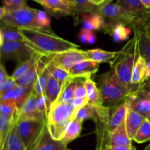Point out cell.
<instances>
[{
    "instance_id": "cell-37",
    "label": "cell",
    "mask_w": 150,
    "mask_h": 150,
    "mask_svg": "<svg viewBox=\"0 0 150 150\" xmlns=\"http://www.w3.org/2000/svg\"><path fill=\"white\" fill-rule=\"evenodd\" d=\"M134 141L139 144L150 141V122L147 119H146L139 129L134 138Z\"/></svg>"
},
{
    "instance_id": "cell-5",
    "label": "cell",
    "mask_w": 150,
    "mask_h": 150,
    "mask_svg": "<svg viewBox=\"0 0 150 150\" xmlns=\"http://www.w3.org/2000/svg\"><path fill=\"white\" fill-rule=\"evenodd\" d=\"M47 127V120L40 118L19 119L17 131L26 150H32Z\"/></svg>"
},
{
    "instance_id": "cell-45",
    "label": "cell",
    "mask_w": 150,
    "mask_h": 150,
    "mask_svg": "<svg viewBox=\"0 0 150 150\" xmlns=\"http://www.w3.org/2000/svg\"><path fill=\"white\" fill-rule=\"evenodd\" d=\"M17 85V82L12 78V76H10L2 84L0 85V95H3L5 92L11 90L12 89L15 87Z\"/></svg>"
},
{
    "instance_id": "cell-42",
    "label": "cell",
    "mask_w": 150,
    "mask_h": 150,
    "mask_svg": "<svg viewBox=\"0 0 150 150\" xmlns=\"http://www.w3.org/2000/svg\"><path fill=\"white\" fill-rule=\"evenodd\" d=\"M2 2L7 11H14L27 6L26 0H2Z\"/></svg>"
},
{
    "instance_id": "cell-13",
    "label": "cell",
    "mask_w": 150,
    "mask_h": 150,
    "mask_svg": "<svg viewBox=\"0 0 150 150\" xmlns=\"http://www.w3.org/2000/svg\"><path fill=\"white\" fill-rule=\"evenodd\" d=\"M100 63L91 59L84 60L74 64L68 73L70 77L74 79H86L97 73L99 69Z\"/></svg>"
},
{
    "instance_id": "cell-28",
    "label": "cell",
    "mask_w": 150,
    "mask_h": 150,
    "mask_svg": "<svg viewBox=\"0 0 150 150\" xmlns=\"http://www.w3.org/2000/svg\"><path fill=\"white\" fill-rule=\"evenodd\" d=\"M117 51H108L101 48L86 50L88 59L98 62H110L115 58Z\"/></svg>"
},
{
    "instance_id": "cell-21",
    "label": "cell",
    "mask_w": 150,
    "mask_h": 150,
    "mask_svg": "<svg viewBox=\"0 0 150 150\" xmlns=\"http://www.w3.org/2000/svg\"><path fill=\"white\" fill-rule=\"evenodd\" d=\"M103 32L109 34L115 42H120L129 39L132 32V28L125 23H118L106 26Z\"/></svg>"
},
{
    "instance_id": "cell-7",
    "label": "cell",
    "mask_w": 150,
    "mask_h": 150,
    "mask_svg": "<svg viewBox=\"0 0 150 150\" xmlns=\"http://www.w3.org/2000/svg\"><path fill=\"white\" fill-rule=\"evenodd\" d=\"M39 54L25 41L3 42L0 43V59L1 62L9 59L16 60L18 64L28 61Z\"/></svg>"
},
{
    "instance_id": "cell-3",
    "label": "cell",
    "mask_w": 150,
    "mask_h": 150,
    "mask_svg": "<svg viewBox=\"0 0 150 150\" xmlns=\"http://www.w3.org/2000/svg\"><path fill=\"white\" fill-rule=\"evenodd\" d=\"M79 111L70 102H55L51 104L47 117V127L53 139L62 140L67 127L76 118Z\"/></svg>"
},
{
    "instance_id": "cell-39",
    "label": "cell",
    "mask_w": 150,
    "mask_h": 150,
    "mask_svg": "<svg viewBox=\"0 0 150 150\" xmlns=\"http://www.w3.org/2000/svg\"><path fill=\"white\" fill-rule=\"evenodd\" d=\"M76 6V14H83L95 12L97 7L90 2L89 0H73Z\"/></svg>"
},
{
    "instance_id": "cell-34",
    "label": "cell",
    "mask_w": 150,
    "mask_h": 150,
    "mask_svg": "<svg viewBox=\"0 0 150 150\" xmlns=\"http://www.w3.org/2000/svg\"><path fill=\"white\" fill-rule=\"evenodd\" d=\"M18 110L19 108L14 100H0V113L5 114L14 121L18 120Z\"/></svg>"
},
{
    "instance_id": "cell-54",
    "label": "cell",
    "mask_w": 150,
    "mask_h": 150,
    "mask_svg": "<svg viewBox=\"0 0 150 150\" xmlns=\"http://www.w3.org/2000/svg\"><path fill=\"white\" fill-rule=\"evenodd\" d=\"M144 150H150V144L148 145V146L145 148Z\"/></svg>"
},
{
    "instance_id": "cell-9",
    "label": "cell",
    "mask_w": 150,
    "mask_h": 150,
    "mask_svg": "<svg viewBox=\"0 0 150 150\" xmlns=\"http://www.w3.org/2000/svg\"><path fill=\"white\" fill-rule=\"evenodd\" d=\"M96 11L103 17L105 26L115 23H123L132 28V21L126 16L125 13L117 4H114L112 2L104 3L102 5L97 7Z\"/></svg>"
},
{
    "instance_id": "cell-6",
    "label": "cell",
    "mask_w": 150,
    "mask_h": 150,
    "mask_svg": "<svg viewBox=\"0 0 150 150\" xmlns=\"http://www.w3.org/2000/svg\"><path fill=\"white\" fill-rule=\"evenodd\" d=\"M36 9L26 6L14 11H7L4 7L0 9L1 23L20 28H36Z\"/></svg>"
},
{
    "instance_id": "cell-25",
    "label": "cell",
    "mask_w": 150,
    "mask_h": 150,
    "mask_svg": "<svg viewBox=\"0 0 150 150\" xmlns=\"http://www.w3.org/2000/svg\"><path fill=\"white\" fill-rule=\"evenodd\" d=\"M0 43L3 42H21L25 41L24 38L18 29L14 26L1 23L0 28Z\"/></svg>"
},
{
    "instance_id": "cell-24",
    "label": "cell",
    "mask_w": 150,
    "mask_h": 150,
    "mask_svg": "<svg viewBox=\"0 0 150 150\" xmlns=\"http://www.w3.org/2000/svg\"><path fill=\"white\" fill-rule=\"evenodd\" d=\"M146 60L139 55L133 68L131 78V89L130 92L134 90L136 87L144 82L145 72H146Z\"/></svg>"
},
{
    "instance_id": "cell-29",
    "label": "cell",
    "mask_w": 150,
    "mask_h": 150,
    "mask_svg": "<svg viewBox=\"0 0 150 150\" xmlns=\"http://www.w3.org/2000/svg\"><path fill=\"white\" fill-rule=\"evenodd\" d=\"M0 150H26L21 139L19 137L16 124L12 129L4 147Z\"/></svg>"
},
{
    "instance_id": "cell-50",
    "label": "cell",
    "mask_w": 150,
    "mask_h": 150,
    "mask_svg": "<svg viewBox=\"0 0 150 150\" xmlns=\"http://www.w3.org/2000/svg\"><path fill=\"white\" fill-rule=\"evenodd\" d=\"M9 77H10V76L6 72L4 64L2 62H1V64H0V85L2 84Z\"/></svg>"
},
{
    "instance_id": "cell-27",
    "label": "cell",
    "mask_w": 150,
    "mask_h": 150,
    "mask_svg": "<svg viewBox=\"0 0 150 150\" xmlns=\"http://www.w3.org/2000/svg\"><path fill=\"white\" fill-rule=\"evenodd\" d=\"M16 122L17 121H14L5 114L0 113V149L4 147Z\"/></svg>"
},
{
    "instance_id": "cell-18",
    "label": "cell",
    "mask_w": 150,
    "mask_h": 150,
    "mask_svg": "<svg viewBox=\"0 0 150 150\" xmlns=\"http://www.w3.org/2000/svg\"><path fill=\"white\" fill-rule=\"evenodd\" d=\"M146 118H145L142 114L129 107L128 105V109H127V116H126L125 122L127 134L131 140H134L138 130L140 128L144 122L146 120Z\"/></svg>"
},
{
    "instance_id": "cell-17",
    "label": "cell",
    "mask_w": 150,
    "mask_h": 150,
    "mask_svg": "<svg viewBox=\"0 0 150 150\" xmlns=\"http://www.w3.org/2000/svg\"><path fill=\"white\" fill-rule=\"evenodd\" d=\"M45 67H46V62L44 60L43 56H42L38 60L34 67L16 82L18 84L23 86V87H32L33 84L38 80L40 75L42 73Z\"/></svg>"
},
{
    "instance_id": "cell-14",
    "label": "cell",
    "mask_w": 150,
    "mask_h": 150,
    "mask_svg": "<svg viewBox=\"0 0 150 150\" xmlns=\"http://www.w3.org/2000/svg\"><path fill=\"white\" fill-rule=\"evenodd\" d=\"M126 101L128 103L129 107L142 114L145 118H147L150 115V98L142 96L135 91H132L130 92Z\"/></svg>"
},
{
    "instance_id": "cell-38",
    "label": "cell",
    "mask_w": 150,
    "mask_h": 150,
    "mask_svg": "<svg viewBox=\"0 0 150 150\" xmlns=\"http://www.w3.org/2000/svg\"><path fill=\"white\" fill-rule=\"evenodd\" d=\"M51 103L48 100V97L45 94L41 95L38 96V110L39 114H40L41 117H43L44 119L47 120L48 113H49L50 109H51Z\"/></svg>"
},
{
    "instance_id": "cell-30",
    "label": "cell",
    "mask_w": 150,
    "mask_h": 150,
    "mask_svg": "<svg viewBox=\"0 0 150 150\" xmlns=\"http://www.w3.org/2000/svg\"><path fill=\"white\" fill-rule=\"evenodd\" d=\"M82 124H83V122L76 118L69 125L64 138L62 140L66 145H67L70 142H73L80 136L81 132L82 130Z\"/></svg>"
},
{
    "instance_id": "cell-2",
    "label": "cell",
    "mask_w": 150,
    "mask_h": 150,
    "mask_svg": "<svg viewBox=\"0 0 150 150\" xmlns=\"http://www.w3.org/2000/svg\"><path fill=\"white\" fill-rule=\"evenodd\" d=\"M139 55V36L134 33L133 38L121 50L117 51L115 58L109 62L111 70H114L120 80L127 86L130 92L131 89L132 73Z\"/></svg>"
},
{
    "instance_id": "cell-55",
    "label": "cell",
    "mask_w": 150,
    "mask_h": 150,
    "mask_svg": "<svg viewBox=\"0 0 150 150\" xmlns=\"http://www.w3.org/2000/svg\"><path fill=\"white\" fill-rule=\"evenodd\" d=\"M113 0H106L105 3H108V2H112Z\"/></svg>"
},
{
    "instance_id": "cell-16",
    "label": "cell",
    "mask_w": 150,
    "mask_h": 150,
    "mask_svg": "<svg viewBox=\"0 0 150 150\" xmlns=\"http://www.w3.org/2000/svg\"><path fill=\"white\" fill-rule=\"evenodd\" d=\"M67 146L62 141L53 139L46 127L32 150H70L67 149Z\"/></svg>"
},
{
    "instance_id": "cell-36",
    "label": "cell",
    "mask_w": 150,
    "mask_h": 150,
    "mask_svg": "<svg viewBox=\"0 0 150 150\" xmlns=\"http://www.w3.org/2000/svg\"><path fill=\"white\" fill-rule=\"evenodd\" d=\"M45 62H46V67L48 69V72H49L50 75L52 76L54 78H55L60 83H63L70 78V75H69L68 71L58 67V66H56L55 64H52V63L46 62L45 60Z\"/></svg>"
},
{
    "instance_id": "cell-48",
    "label": "cell",
    "mask_w": 150,
    "mask_h": 150,
    "mask_svg": "<svg viewBox=\"0 0 150 150\" xmlns=\"http://www.w3.org/2000/svg\"><path fill=\"white\" fill-rule=\"evenodd\" d=\"M92 31L88 30L86 29H81V31L79 33V40L82 43H88V41H89V36H90V34Z\"/></svg>"
},
{
    "instance_id": "cell-56",
    "label": "cell",
    "mask_w": 150,
    "mask_h": 150,
    "mask_svg": "<svg viewBox=\"0 0 150 150\" xmlns=\"http://www.w3.org/2000/svg\"><path fill=\"white\" fill-rule=\"evenodd\" d=\"M146 119H147V120H149V121L150 122V115H149V117H147V118H146Z\"/></svg>"
},
{
    "instance_id": "cell-12",
    "label": "cell",
    "mask_w": 150,
    "mask_h": 150,
    "mask_svg": "<svg viewBox=\"0 0 150 150\" xmlns=\"http://www.w3.org/2000/svg\"><path fill=\"white\" fill-rule=\"evenodd\" d=\"M48 11L59 16H76V6L70 0H33Z\"/></svg>"
},
{
    "instance_id": "cell-46",
    "label": "cell",
    "mask_w": 150,
    "mask_h": 150,
    "mask_svg": "<svg viewBox=\"0 0 150 150\" xmlns=\"http://www.w3.org/2000/svg\"><path fill=\"white\" fill-rule=\"evenodd\" d=\"M82 79H78V83L76 85V90H75L74 98H82L86 97V91L84 85V81H82Z\"/></svg>"
},
{
    "instance_id": "cell-10",
    "label": "cell",
    "mask_w": 150,
    "mask_h": 150,
    "mask_svg": "<svg viewBox=\"0 0 150 150\" xmlns=\"http://www.w3.org/2000/svg\"><path fill=\"white\" fill-rule=\"evenodd\" d=\"M127 109H128V103L126 100L114 106H107L105 117L107 138L111 132L114 131L116 128L125 122Z\"/></svg>"
},
{
    "instance_id": "cell-49",
    "label": "cell",
    "mask_w": 150,
    "mask_h": 150,
    "mask_svg": "<svg viewBox=\"0 0 150 150\" xmlns=\"http://www.w3.org/2000/svg\"><path fill=\"white\" fill-rule=\"evenodd\" d=\"M100 150H136V147L131 146H106Z\"/></svg>"
},
{
    "instance_id": "cell-11",
    "label": "cell",
    "mask_w": 150,
    "mask_h": 150,
    "mask_svg": "<svg viewBox=\"0 0 150 150\" xmlns=\"http://www.w3.org/2000/svg\"><path fill=\"white\" fill-rule=\"evenodd\" d=\"M116 4L132 21V27L136 22L146 17L150 12V10L144 6L141 0H117Z\"/></svg>"
},
{
    "instance_id": "cell-20",
    "label": "cell",
    "mask_w": 150,
    "mask_h": 150,
    "mask_svg": "<svg viewBox=\"0 0 150 150\" xmlns=\"http://www.w3.org/2000/svg\"><path fill=\"white\" fill-rule=\"evenodd\" d=\"M32 90V87H23L17 83V85L11 90L0 95V100H14L17 104L18 107L20 108L26 98L30 95Z\"/></svg>"
},
{
    "instance_id": "cell-40",
    "label": "cell",
    "mask_w": 150,
    "mask_h": 150,
    "mask_svg": "<svg viewBox=\"0 0 150 150\" xmlns=\"http://www.w3.org/2000/svg\"><path fill=\"white\" fill-rule=\"evenodd\" d=\"M96 116V106L86 105L79 111L76 118L81 121L83 122L85 120L91 119L94 120Z\"/></svg>"
},
{
    "instance_id": "cell-4",
    "label": "cell",
    "mask_w": 150,
    "mask_h": 150,
    "mask_svg": "<svg viewBox=\"0 0 150 150\" xmlns=\"http://www.w3.org/2000/svg\"><path fill=\"white\" fill-rule=\"evenodd\" d=\"M98 86L105 106H114L124 102L130 94V89L111 69L100 76Z\"/></svg>"
},
{
    "instance_id": "cell-22",
    "label": "cell",
    "mask_w": 150,
    "mask_h": 150,
    "mask_svg": "<svg viewBox=\"0 0 150 150\" xmlns=\"http://www.w3.org/2000/svg\"><path fill=\"white\" fill-rule=\"evenodd\" d=\"M81 21L83 29L90 31L103 30L105 26L103 17L97 11L81 15Z\"/></svg>"
},
{
    "instance_id": "cell-1",
    "label": "cell",
    "mask_w": 150,
    "mask_h": 150,
    "mask_svg": "<svg viewBox=\"0 0 150 150\" xmlns=\"http://www.w3.org/2000/svg\"><path fill=\"white\" fill-rule=\"evenodd\" d=\"M25 42L39 54L51 55L69 50L79 49V45L60 38L51 29L45 28H20Z\"/></svg>"
},
{
    "instance_id": "cell-51",
    "label": "cell",
    "mask_w": 150,
    "mask_h": 150,
    "mask_svg": "<svg viewBox=\"0 0 150 150\" xmlns=\"http://www.w3.org/2000/svg\"><path fill=\"white\" fill-rule=\"evenodd\" d=\"M150 79V61L146 60V72H145L144 79V82ZM143 82V83H144Z\"/></svg>"
},
{
    "instance_id": "cell-53",
    "label": "cell",
    "mask_w": 150,
    "mask_h": 150,
    "mask_svg": "<svg viewBox=\"0 0 150 150\" xmlns=\"http://www.w3.org/2000/svg\"><path fill=\"white\" fill-rule=\"evenodd\" d=\"M142 4L148 10H150V0H141Z\"/></svg>"
},
{
    "instance_id": "cell-15",
    "label": "cell",
    "mask_w": 150,
    "mask_h": 150,
    "mask_svg": "<svg viewBox=\"0 0 150 150\" xmlns=\"http://www.w3.org/2000/svg\"><path fill=\"white\" fill-rule=\"evenodd\" d=\"M38 95L32 92L30 93L23 105L18 110V120L24 118H40L44 119L41 117L38 110ZM45 120V119H44Z\"/></svg>"
},
{
    "instance_id": "cell-33",
    "label": "cell",
    "mask_w": 150,
    "mask_h": 150,
    "mask_svg": "<svg viewBox=\"0 0 150 150\" xmlns=\"http://www.w3.org/2000/svg\"><path fill=\"white\" fill-rule=\"evenodd\" d=\"M133 32L139 36L140 55L146 60L150 61V38L138 29H133Z\"/></svg>"
},
{
    "instance_id": "cell-57",
    "label": "cell",
    "mask_w": 150,
    "mask_h": 150,
    "mask_svg": "<svg viewBox=\"0 0 150 150\" xmlns=\"http://www.w3.org/2000/svg\"><path fill=\"white\" fill-rule=\"evenodd\" d=\"M70 1H73V0H70Z\"/></svg>"
},
{
    "instance_id": "cell-32",
    "label": "cell",
    "mask_w": 150,
    "mask_h": 150,
    "mask_svg": "<svg viewBox=\"0 0 150 150\" xmlns=\"http://www.w3.org/2000/svg\"><path fill=\"white\" fill-rule=\"evenodd\" d=\"M62 87V83H60L58 80L50 75L45 95L48 97L51 104H53L57 100L61 92Z\"/></svg>"
},
{
    "instance_id": "cell-35",
    "label": "cell",
    "mask_w": 150,
    "mask_h": 150,
    "mask_svg": "<svg viewBox=\"0 0 150 150\" xmlns=\"http://www.w3.org/2000/svg\"><path fill=\"white\" fill-rule=\"evenodd\" d=\"M49 76V72H48L47 67H45L43 71L42 72V73L40 75L38 80L35 81V83L32 86V92L38 95V96L45 94Z\"/></svg>"
},
{
    "instance_id": "cell-41",
    "label": "cell",
    "mask_w": 150,
    "mask_h": 150,
    "mask_svg": "<svg viewBox=\"0 0 150 150\" xmlns=\"http://www.w3.org/2000/svg\"><path fill=\"white\" fill-rule=\"evenodd\" d=\"M35 20H36L38 27L51 29L50 28L51 22V18L45 11L41 10H37Z\"/></svg>"
},
{
    "instance_id": "cell-47",
    "label": "cell",
    "mask_w": 150,
    "mask_h": 150,
    "mask_svg": "<svg viewBox=\"0 0 150 150\" xmlns=\"http://www.w3.org/2000/svg\"><path fill=\"white\" fill-rule=\"evenodd\" d=\"M70 103H71L73 106L76 109L80 110L81 108H82L83 107L86 106V105L89 104V99H88L87 96L82 98H74L73 99V100H72Z\"/></svg>"
},
{
    "instance_id": "cell-44",
    "label": "cell",
    "mask_w": 150,
    "mask_h": 150,
    "mask_svg": "<svg viewBox=\"0 0 150 150\" xmlns=\"http://www.w3.org/2000/svg\"><path fill=\"white\" fill-rule=\"evenodd\" d=\"M133 91L142 96L150 98V79L139 85Z\"/></svg>"
},
{
    "instance_id": "cell-26",
    "label": "cell",
    "mask_w": 150,
    "mask_h": 150,
    "mask_svg": "<svg viewBox=\"0 0 150 150\" xmlns=\"http://www.w3.org/2000/svg\"><path fill=\"white\" fill-rule=\"evenodd\" d=\"M78 83V79L70 77L62 83L61 92L56 102L70 103L74 98L75 90Z\"/></svg>"
},
{
    "instance_id": "cell-8",
    "label": "cell",
    "mask_w": 150,
    "mask_h": 150,
    "mask_svg": "<svg viewBox=\"0 0 150 150\" xmlns=\"http://www.w3.org/2000/svg\"><path fill=\"white\" fill-rule=\"evenodd\" d=\"M43 57L46 62L52 63L67 71H68L74 64L89 59L86 51L80 49L69 50L51 55L43 56Z\"/></svg>"
},
{
    "instance_id": "cell-23",
    "label": "cell",
    "mask_w": 150,
    "mask_h": 150,
    "mask_svg": "<svg viewBox=\"0 0 150 150\" xmlns=\"http://www.w3.org/2000/svg\"><path fill=\"white\" fill-rule=\"evenodd\" d=\"M84 85L86 91V96L89 99L88 105L94 106L103 105L100 92L96 83L91 78H86L84 79Z\"/></svg>"
},
{
    "instance_id": "cell-19",
    "label": "cell",
    "mask_w": 150,
    "mask_h": 150,
    "mask_svg": "<svg viewBox=\"0 0 150 150\" xmlns=\"http://www.w3.org/2000/svg\"><path fill=\"white\" fill-rule=\"evenodd\" d=\"M131 142L132 140L130 139L128 134H127L125 122H124L108 135L106 142H105V146H131Z\"/></svg>"
},
{
    "instance_id": "cell-43",
    "label": "cell",
    "mask_w": 150,
    "mask_h": 150,
    "mask_svg": "<svg viewBox=\"0 0 150 150\" xmlns=\"http://www.w3.org/2000/svg\"><path fill=\"white\" fill-rule=\"evenodd\" d=\"M132 29H139V30L144 32L147 36H149L150 38V12L149 13V14L146 17L144 18L142 20L136 22L133 25Z\"/></svg>"
},
{
    "instance_id": "cell-31",
    "label": "cell",
    "mask_w": 150,
    "mask_h": 150,
    "mask_svg": "<svg viewBox=\"0 0 150 150\" xmlns=\"http://www.w3.org/2000/svg\"><path fill=\"white\" fill-rule=\"evenodd\" d=\"M43 55H42V54H35L32 59L28 60V61L24 62L21 63V64H19L18 65V67L16 68V70H14L13 74H12V78H13L15 81H17L18 79H20L22 76H24L28 71H29V70L34 67V65L36 64L38 60Z\"/></svg>"
},
{
    "instance_id": "cell-52",
    "label": "cell",
    "mask_w": 150,
    "mask_h": 150,
    "mask_svg": "<svg viewBox=\"0 0 150 150\" xmlns=\"http://www.w3.org/2000/svg\"><path fill=\"white\" fill-rule=\"evenodd\" d=\"M89 1H90V2L92 3L94 5H95L96 7H98V6H100L102 5L103 4H104L106 0H89Z\"/></svg>"
}]
</instances>
